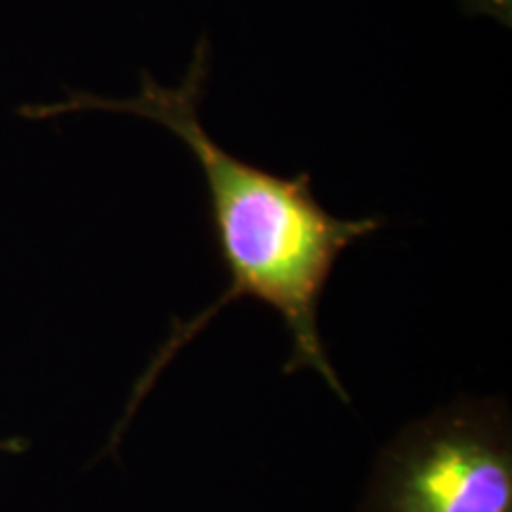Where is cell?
<instances>
[{
	"mask_svg": "<svg viewBox=\"0 0 512 512\" xmlns=\"http://www.w3.org/2000/svg\"><path fill=\"white\" fill-rule=\"evenodd\" d=\"M358 512H512V420L465 396L408 422L377 453Z\"/></svg>",
	"mask_w": 512,
	"mask_h": 512,
	"instance_id": "cell-2",
	"label": "cell"
},
{
	"mask_svg": "<svg viewBox=\"0 0 512 512\" xmlns=\"http://www.w3.org/2000/svg\"><path fill=\"white\" fill-rule=\"evenodd\" d=\"M209 60V41L202 38L178 86H162L145 72L140 91L133 98L112 100L93 93H74L62 102L29 105L22 110L29 119L107 110L155 121L185 143L207 185L211 226L228 271V285L214 304L188 320H178L171 328L128 396L105 448L110 456L124 441V432L162 370L181 354L185 344L207 328L216 313L247 297L266 304L283 320L290 335L285 373L311 370L339 396V401H349V392L339 380L320 335V299L339 256L354 242L380 230L384 221L380 216L339 219L318 202L309 174L278 176L264 166L235 157L216 143L200 117Z\"/></svg>",
	"mask_w": 512,
	"mask_h": 512,
	"instance_id": "cell-1",
	"label": "cell"
},
{
	"mask_svg": "<svg viewBox=\"0 0 512 512\" xmlns=\"http://www.w3.org/2000/svg\"><path fill=\"white\" fill-rule=\"evenodd\" d=\"M29 448V444L19 437H8V439H0V451L3 453H24Z\"/></svg>",
	"mask_w": 512,
	"mask_h": 512,
	"instance_id": "cell-3",
	"label": "cell"
}]
</instances>
